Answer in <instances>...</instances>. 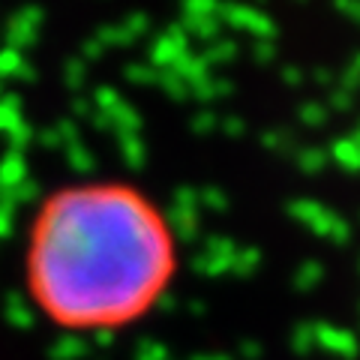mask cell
Masks as SVG:
<instances>
[{"instance_id":"obj_1","label":"cell","mask_w":360,"mask_h":360,"mask_svg":"<svg viewBox=\"0 0 360 360\" xmlns=\"http://www.w3.org/2000/svg\"><path fill=\"white\" fill-rule=\"evenodd\" d=\"M177 274V229L139 184L115 177L66 184L30 217L25 288L60 330H127L172 295Z\"/></svg>"}]
</instances>
